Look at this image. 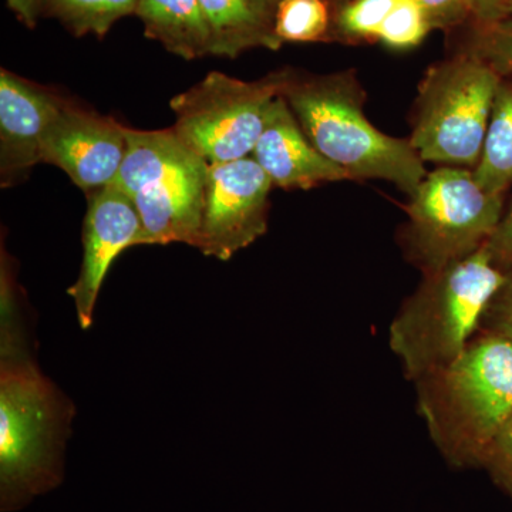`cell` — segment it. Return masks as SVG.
<instances>
[{"label": "cell", "mask_w": 512, "mask_h": 512, "mask_svg": "<svg viewBox=\"0 0 512 512\" xmlns=\"http://www.w3.org/2000/svg\"><path fill=\"white\" fill-rule=\"evenodd\" d=\"M419 412L441 456L456 468L483 467L512 419V342L480 332L447 365L416 380Z\"/></svg>", "instance_id": "cell-1"}, {"label": "cell", "mask_w": 512, "mask_h": 512, "mask_svg": "<svg viewBox=\"0 0 512 512\" xmlns=\"http://www.w3.org/2000/svg\"><path fill=\"white\" fill-rule=\"evenodd\" d=\"M282 96L303 133L350 180H384L412 197L426 178L409 138L377 130L365 114L366 94L355 70L309 74L286 69Z\"/></svg>", "instance_id": "cell-2"}, {"label": "cell", "mask_w": 512, "mask_h": 512, "mask_svg": "<svg viewBox=\"0 0 512 512\" xmlns=\"http://www.w3.org/2000/svg\"><path fill=\"white\" fill-rule=\"evenodd\" d=\"M74 414L35 360L0 365V511L22 510L62 484Z\"/></svg>", "instance_id": "cell-3"}, {"label": "cell", "mask_w": 512, "mask_h": 512, "mask_svg": "<svg viewBox=\"0 0 512 512\" xmlns=\"http://www.w3.org/2000/svg\"><path fill=\"white\" fill-rule=\"evenodd\" d=\"M505 279L507 272L493 264L485 248L424 274L389 330L390 348L409 379L416 382L467 348Z\"/></svg>", "instance_id": "cell-4"}, {"label": "cell", "mask_w": 512, "mask_h": 512, "mask_svg": "<svg viewBox=\"0 0 512 512\" xmlns=\"http://www.w3.org/2000/svg\"><path fill=\"white\" fill-rule=\"evenodd\" d=\"M127 148L114 185L136 205L143 245L197 247L208 167L173 128H126Z\"/></svg>", "instance_id": "cell-5"}, {"label": "cell", "mask_w": 512, "mask_h": 512, "mask_svg": "<svg viewBox=\"0 0 512 512\" xmlns=\"http://www.w3.org/2000/svg\"><path fill=\"white\" fill-rule=\"evenodd\" d=\"M503 79L468 49L431 66L420 83L409 138L421 160L473 170Z\"/></svg>", "instance_id": "cell-6"}, {"label": "cell", "mask_w": 512, "mask_h": 512, "mask_svg": "<svg viewBox=\"0 0 512 512\" xmlns=\"http://www.w3.org/2000/svg\"><path fill=\"white\" fill-rule=\"evenodd\" d=\"M404 249L424 274L476 254L504 214V195L477 184L473 170L441 167L426 175L406 207Z\"/></svg>", "instance_id": "cell-7"}, {"label": "cell", "mask_w": 512, "mask_h": 512, "mask_svg": "<svg viewBox=\"0 0 512 512\" xmlns=\"http://www.w3.org/2000/svg\"><path fill=\"white\" fill-rule=\"evenodd\" d=\"M285 73L276 70L254 82L208 73L171 100L174 133L210 165L252 156L269 110L284 89Z\"/></svg>", "instance_id": "cell-8"}, {"label": "cell", "mask_w": 512, "mask_h": 512, "mask_svg": "<svg viewBox=\"0 0 512 512\" xmlns=\"http://www.w3.org/2000/svg\"><path fill=\"white\" fill-rule=\"evenodd\" d=\"M272 181L254 158L208 167L198 251L228 261L268 229Z\"/></svg>", "instance_id": "cell-9"}, {"label": "cell", "mask_w": 512, "mask_h": 512, "mask_svg": "<svg viewBox=\"0 0 512 512\" xmlns=\"http://www.w3.org/2000/svg\"><path fill=\"white\" fill-rule=\"evenodd\" d=\"M126 128L66 100L47 128L40 161L59 167L83 191H99L119 175L126 156Z\"/></svg>", "instance_id": "cell-10"}, {"label": "cell", "mask_w": 512, "mask_h": 512, "mask_svg": "<svg viewBox=\"0 0 512 512\" xmlns=\"http://www.w3.org/2000/svg\"><path fill=\"white\" fill-rule=\"evenodd\" d=\"M143 245V225L126 192L111 184L90 194L83 224V261L70 298L82 329L92 326L101 286L126 249Z\"/></svg>", "instance_id": "cell-11"}, {"label": "cell", "mask_w": 512, "mask_h": 512, "mask_svg": "<svg viewBox=\"0 0 512 512\" xmlns=\"http://www.w3.org/2000/svg\"><path fill=\"white\" fill-rule=\"evenodd\" d=\"M66 103L46 87L0 70V184L28 178L40 161L43 138Z\"/></svg>", "instance_id": "cell-12"}, {"label": "cell", "mask_w": 512, "mask_h": 512, "mask_svg": "<svg viewBox=\"0 0 512 512\" xmlns=\"http://www.w3.org/2000/svg\"><path fill=\"white\" fill-rule=\"evenodd\" d=\"M251 157L274 187L284 190H311L320 184L350 180L342 167L316 150L282 94L269 110Z\"/></svg>", "instance_id": "cell-13"}, {"label": "cell", "mask_w": 512, "mask_h": 512, "mask_svg": "<svg viewBox=\"0 0 512 512\" xmlns=\"http://www.w3.org/2000/svg\"><path fill=\"white\" fill-rule=\"evenodd\" d=\"M211 35V56L235 59L247 50H278L271 0H200Z\"/></svg>", "instance_id": "cell-14"}, {"label": "cell", "mask_w": 512, "mask_h": 512, "mask_svg": "<svg viewBox=\"0 0 512 512\" xmlns=\"http://www.w3.org/2000/svg\"><path fill=\"white\" fill-rule=\"evenodd\" d=\"M148 39L185 60L211 56V35L200 0H138L136 13Z\"/></svg>", "instance_id": "cell-15"}, {"label": "cell", "mask_w": 512, "mask_h": 512, "mask_svg": "<svg viewBox=\"0 0 512 512\" xmlns=\"http://www.w3.org/2000/svg\"><path fill=\"white\" fill-rule=\"evenodd\" d=\"M473 175L490 194L504 195L512 185V80L505 77L495 94L483 151Z\"/></svg>", "instance_id": "cell-16"}, {"label": "cell", "mask_w": 512, "mask_h": 512, "mask_svg": "<svg viewBox=\"0 0 512 512\" xmlns=\"http://www.w3.org/2000/svg\"><path fill=\"white\" fill-rule=\"evenodd\" d=\"M138 0H50L47 18L60 23L77 37H104L114 23L136 13Z\"/></svg>", "instance_id": "cell-17"}, {"label": "cell", "mask_w": 512, "mask_h": 512, "mask_svg": "<svg viewBox=\"0 0 512 512\" xmlns=\"http://www.w3.org/2000/svg\"><path fill=\"white\" fill-rule=\"evenodd\" d=\"M0 319V365L35 360L23 318L18 281L5 249L0 262Z\"/></svg>", "instance_id": "cell-18"}, {"label": "cell", "mask_w": 512, "mask_h": 512, "mask_svg": "<svg viewBox=\"0 0 512 512\" xmlns=\"http://www.w3.org/2000/svg\"><path fill=\"white\" fill-rule=\"evenodd\" d=\"M330 22L326 0H281L276 6L275 33L282 43L322 42Z\"/></svg>", "instance_id": "cell-19"}, {"label": "cell", "mask_w": 512, "mask_h": 512, "mask_svg": "<svg viewBox=\"0 0 512 512\" xmlns=\"http://www.w3.org/2000/svg\"><path fill=\"white\" fill-rule=\"evenodd\" d=\"M397 0H350L339 6L333 18V33L343 40L377 39Z\"/></svg>", "instance_id": "cell-20"}, {"label": "cell", "mask_w": 512, "mask_h": 512, "mask_svg": "<svg viewBox=\"0 0 512 512\" xmlns=\"http://www.w3.org/2000/svg\"><path fill=\"white\" fill-rule=\"evenodd\" d=\"M430 32L429 22L414 0H397L377 39L392 49H409L420 45Z\"/></svg>", "instance_id": "cell-21"}, {"label": "cell", "mask_w": 512, "mask_h": 512, "mask_svg": "<svg viewBox=\"0 0 512 512\" xmlns=\"http://www.w3.org/2000/svg\"><path fill=\"white\" fill-rule=\"evenodd\" d=\"M467 49L483 57L501 76H512V18L474 25Z\"/></svg>", "instance_id": "cell-22"}, {"label": "cell", "mask_w": 512, "mask_h": 512, "mask_svg": "<svg viewBox=\"0 0 512 512\" xmlns=\"http://www.w3.org/2000/svg\"><path fill=\"white\" fill-rule=\"evenodd\" d=\"M483 468L512 500V419L488 448Z\"/></svg>", "instance_id": "cell-23"}, {"label": "cell", "mask_w": 512, "mask_h": 512, "mask_svg": "<svg viewBox=\"0 0 512 512\" xmlns=\"http://www.w3.org/2000/svg\"><path fill=\"white\" fill-rule=\"evenodd\" d=\"M423 10L431 30H448L473 19L468 0H414Z\"/></svg>", "instance_id": "cell-24"}, {"label": "cell", "mask_w": 512, "mask_h": 512, "mask_svg": "<svg viewBox=\"0 0 512 512\" xmlns=\"http://www.w3.org/2000/svg\"><path fill=\"white\" fill-rule=\"evenodd\" d=\"M481 332L494 333L512 342V271L500 291L488 305L480 326Z\"/></svg>", "instance_id": "cell-25"}, {"label": "cell", "mask_w": 512, "mask_h": 512, "mask_svg": "<svg viewBox=\"0 0 512 512\" xmlns=\"http://www.w3.org/2000/svg\"><path fill=\"white\" fill-rule=\"evenodd\" d=\"M484 248L501 271H512V201Z\"/></svg>", "instance_id": "cell-26"}, {"label": "cell", "mask_w": 512, "mask_h": 512, "mask_svg": "<svg viewBox=\"0 0 512 512\" xmlns=\"http://www.w3.org/2000/svg\"><path fill=\"white\" fill-rule=\"evenodd\" d=\"M50 0H6L8 8L26 28H36L37 22L45 18Z\"/></svg>", "instance_id": "cell-27"}, {"label": "cell", "mask_w": 512, "mask_h": 512, "mask_svg": "<svg viewBox=\"0 0 512 512\" xmlns=\"http://www.w3.org/2000/svg\"><path fill=\"white\" fill-rule=\"evenodd\" d=\"M474 25H488L504 19L505 0H468Z\"/></svg>", "instance_id": "cell-28"}, {"label": "cell", "mask_w": 512, "mask_h": 512, "mask_svg": "<svg viewBox=\"0 0 512 512\" xmlns=\"http://www.w3.org/2000/svg\"><path fill=\"white\" fill-rule=\"evenodd\" d=\"M512 18V0H505L504 19Z\"/></svg>", "instance_id": "cell-29"}, {"label": "cell", "mask_w": 512, "mask_h": 512, "mask_svg": "<svg viewBox=\"0 0 512 512\" xmlns=\"http://www.w3.org/2000/svg\"><path fill=\"white\" fill-rule=\"evenodd\" d=\"M333 3H335V5H343V3H346V2H350V0H332Z\"/></svg>", "instance_id": "cell-30"}, {"label": "cell", "mask_w": 512, "mask_h": 512, "mask_svg": "<svg viewBox=\"0 0 512 512\" xmlns=\"http://www.w3.org/2000/svg\"><path fill=\"white\" fill-rule=\"evenodd\" d=\"M272 3H274V5L278 6V3L281 2V0H271Z\"/></svg>", "instance_id": "cell-31"}]
</instances>
